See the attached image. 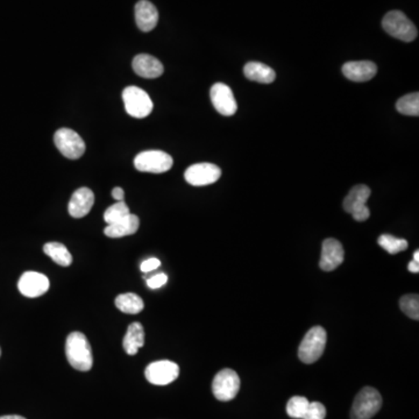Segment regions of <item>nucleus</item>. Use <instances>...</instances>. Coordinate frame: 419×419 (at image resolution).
Segmentation results:
<instances>
[{
  "mask_svg": "<svg viewBox=\"0 0 419 419\" xmlns=\"http://www.w3.org/2000/svg\"><path fill=\"white\" fill-rule=\"evenodd\" d=\"M66 359L70 365L80 372H89L93 365L91 346L88 338L80 332L68 335L66 343Z\"/></svg>",
  "mask_w": 419,
  "mask_h": 419,
  "instance_id": "obj_1",
  "label": "nucleus"
},
{
  "mask_svg": "<svg viewBox=\"0 0 419 419\" xmlns=\"http://www.w3.org/2000/svg\"><path fill=\"white\" fill-rule=\"evenodd\" d=\"M328 341L326 330L321 326H314L306 333L299 345L298 357L303 364L311 365L321 359Z\"/></svg>",
  "mask_w": 419,
  "mask_h": 419,
  "instance_id": "obj_2",
  "label": "nucleus"
},
{
  "mask_svg": "<svg viewBox=\"0 0 419 419\" xmlns=\"http://www.w3.org/2000/svg\"><path fill=\"white\" fill-rule=\"evenodd\" d=\"M382 407V396L375 388L365 386L357 393L350 409V419H372Z\"/></svg>",
  "mask_w": 419,
  "mask_h": 419,
  "instance_id": "obj_3",
  "label": "nucleus"
},
{
  "mask_svg": "<svg viewBox=\"0 0 419 419\" xmlns=\"http://www.w3.org/2000/svg\"><path fill=\"white\" fill-rule=\"evenodd\" d=\"M382 26L386 33L404 42H411L418 35L413 22L401 11L386 13L383 18Z\"/></svg>",
  "mask_w": 419,
  "mask_h": 419,
  "instance_id": "obj_4",
  "label": "nucleus"
},
{
  "mask_svg": "<svg viewBox=\"0 0 419 419\" xmlns=\"http://www.w3.org/2000/svg\"><path fill=\"white\" fill-rule=\"evenodd\" d=\"M125 109L131 117L143 119L152 114L154 104L150 96L138 87H127L123 91Z\"/></svg>",
  "mask_w": 419,
  "mask_h": 419,
  "instance_id": "obj_5",
  "label": "nucleus"
},
{
  "mask_svg": "<svg viewBox=\"0 0 419 419\" xmlns=\"http://www.w3.org/2000/svg\"><path fill=\"white\" fill-rule=\"evenodd\" d=\"M371 196V189L365 184H357L350 190L344 199V210L352 215L357 222H365L371 217V211L367 208V201Z\"/></svg>",
  "mask_w": 419,
  "mask_h": 419,
  "instance_id": "obj_6",
  "label": "nucleus"
},
{
  "mask_svg": "<svg viewBox=\"0 0 419 419\" xmlns=\"http://www.w3.org/2000/svg\"><path fill=\"white\" fill-rule=\"evenodd\" d=\"M174 160L169 154L162 150H146L138 154L134 159V166L139 172L162 174L170 170Z\"/></svg>",
  "mask_w": 419,
  "mask_h": 419,
  "instance_id": "obj_7",
  "label": "nucleus"
},
{
  "mask_svg": "<svg viewBox=\"0 0 419 419\" xmlns=\"http://www.w3.org/2000/svg\"><path fill=\"white\" fill-rule=\"evenodd\" d=\"M240 389V377L233 369H222L215 376L212 391L218 401L229 402L235 398Z\"/></svg>",
  "mask_w": 419,
  "mask_h": 419,
  "instance_id": "obj_8",
  "label": "nucleus"
},
{
  "mask_svg": "<svg viewBox=\"0 0 419 419\" xmlns=\"http://www.w3.org/2000/svg\"><path fill=\"white\" fill-rule=\"evenodd\" d=\"M55 145L63 157L77 160L85 153V143L77 132L71 128H60L54 135Z\"/></svg>",
  "mask_w": 419,
  "mask_h": 419,
  "instance_id": "obj_9",
  "label": "nucleus"
},
{
  "mask_svg": "<svg viewBox=\"0 0 419 419\" xmlns=\"http://www.w3.org/2000/svg\"><path fill=\"white\" fill-rule=\"evenodd\" d=\"M145 375L147 381L152 384L167 386L179 377V367L172 361H155L147 367Z\"/></svg>",
  "mask_w": 419,
  "mask_h": 419,
  "instance_id": "obj_10",
  "label": "nucleus"
},
{
  "mask_svg": "<svg viewBox=\"0 0 419 419\" xmlns=\"http://www.w3.org/2000/svg\"><path fill=\"white\" fill-rule=\"evenodd\" d=\"M222 176V170L213 163H197L190 166L186 170L184 177L190 186H210L217 182Z\"/></svg>",
  "mask_w": 419,
  "mask_h": 419,
  "instance_id": "obj_11",
  "label": "nucleus"
},
{
  "mask_svg": "<svg viewBox=\"0 0 419 419\" xmlns=\"http://www.w3.org/2000/svg\"><path fill=\"white\" fill-rule=\"evenodd\" d=\"M51 282L44 274L26 271L19 280V292L28 298H37L49 290Z\"/></svg>",
  "mask_w": 419,
  "mask_h": 419,
  "instance_id": "obj_12",
  "label": "nucleus"
},
{
  "mask_svg": "<svg viewBox=\"0 0 419 419\" xmlns=\"http://www.w3.org/2000/svg\"><path fill=\"white\" fill-rule=\"evenodd\" d=\"M212 104L218 114L222 116H233L238 109L237 100L234 98L232 89L224 83H215L210 91Z\"/></svg>",
  "mask_w": 419,
  "mask_h": 419,
  "instance_id": "obj_13",
  "label": "nucleus"
},
{
  "mask_svg": "<svg viewBox=\"0 0 419 419\" xmlns=\"http://www.w3.org/2000/svg\"><path fill=\"white\" fill-rule=\"evenodd\" d=\"M345 251L343 244L333 238L326 239L321 247V261L319 267L324 271H333L344 262Z\"/></svg>",
  "mask_w": 419,
  "mask_h": 419,
  "instance_id": "obj_14",
  "label": "nucleus"
},
{
  "mask_svg": "<svg viewBox=\"0 0 419 419\" xmlns=\"http://www.w3.org/2000/svg\"><path fill=\"white\" fill-rule=\"evenodd\" d=\"M95 203V195L89 188H80L73 193L70 199L69 213L73 218H83L91 211Z\"/></svg>",
  "mask_w": 419,
  "mask_h": 419,
  "instance_id": "obj_15",
  "label": "nucleus"
},
{
  "mask_svg": "<svg viewBox=\"0 0 419 419\" xmlns=\"http://www.w3.org/2000/svg\"><path fill=\"white\" fill-rule=\"evenodd\" d=\"M343 73L348 80L361 83L375 77L377 66L372 61H353L344 64Z\"/></svg>",
  "mask_w": 419,
  "mask_h": 419,
  "instance_id": "obj_16",
  "label": "nucleus"
},
{
  "mask_svg": "<svg viewBox=\"0 0 419 419\" xmlns=\"http://www.w3.org/2000/svg\"><path fill=\"white\" fill-rule=\"evenodd\" d=\"M135 21L139 30L150 32L157 27L159 22V12L148 0H140L135 5Z\"/></svg>",
  "mask_w": 419,
  "mask_h": 419,
  "instance_id": "obj_17",
  "label": "nucleus"
},
{
  "mask_svg": "<svg viewBox=\"0 0 419 419\" xmlns=\"http://www.w3.org/2000/svg\"><path fill=\"white\" fill-rule=\"evenodd\" d=\"M133 70L143 78H157L163 73V64L152 55L139 54L132 63Z\"/></svg>",
  "mask_w": 419,
  "mask_h": 419,
  "instance_id": "obj_18",
  "label": "nucleus"
},
{
  "mask_svg": "<svg viewBox=\"0 0 419 419\" xmlns=\"http://www.w3.org/2000/svg\"><path fill=\"white\" fill-rule=\"evenodd\" d=\"M139 226H140V219L138 215L130 213L125 218L121 219L119 222L107 225L104 230V233L109 238L127 237V235L136 233Z\"/></svg>",
  "mask_w": 419,
  "mask_h": 419,
  "instance_id": "obj_19",
  "label": "nucleus"
},
{
  "mask_svg": "<svg viewBox=\"0 0 419 419\" xmlns=\"http://www.w3.org/2000/svg\"><path fill=\"white\" fill-rule=\"evenodd\" d=\"M246 78L256 83L270 84L276 78L275 70L260 62H248L244 68Z\"/></svg>",
  "mask_w": 419,
  "mask_h": 419,
  "instance_id": "obj_20",
  "label": "nucleus"
},
{
  "mask_svg": "<svg viewBox=\"0 0 419 419\" xmlns=\"http://www.w3.org/2000/svg\"><path fill=\"white\" fill-rule=\"evenodd\" d=\"M145 345V331L140 323H132L125 335L123 346L128 355H135Z\"/></svg>",
  "mask_w": 419,
  "mask_h": 419,
  "instance_id": "obj_21",
  "label": "nucleus"
},
{
  "mask_svg": "<svg viewBox=\"0 0 419 419\" xmlns=\"http://www.w3.org/2000/svg\"><path fill=\"white\" fill-rule=\"evenodd\" d=\"M116 305L124 314H138L143 310L145 303L140 296L133 292H127L118 296L116 298Z\"/></svg>",
  "mask_w": 419,
  "mask_h": 419,
  "instance_id": "obj_22",
  "label": "nucleus"
},
{
  "mask_svg": "<svg viewBox=\"0 0 419 419\" xmlns=\"http://www.w3.org/2000/svg\"><path fill=\"white\" fill-rule=\"evenodd\" d=\"M44 251L46 256L60 266L69 267L73 263V256L68 248L61 242H47L44 246Z\"/></svg>",
  "mask_w": 419,
  "mask_h": 419,
  "instance_id": "obj_23",
  "label": "nucleus"
},
{
  "mask_svg": "<svg viewBox=\"0 0 419 419\" xmlns=\"http://www.w3.org/2000/svg\"><path fill=\"white\" fill-rule=\"evenodd\" d=\"M396 109L398 112L405 116H419V93L418 92H412L409 95L403 96L402 98L398 99L396 102Z\"/></svg>",
  "mask_w": 419,
  "mask_h": 419,
  "instance_id": "obj_24",
  "label": "nucleus"
},
{
  "mask_svg": "<svg viewBox=\"0 0 419 419\" xmlns=\"http://www.w3.org/2000/svg\"><path fill=\"white\" fill-rule=\"evenodd\" d=\"M377 244L386 249L389 254H398L400 251H403L408 248V241L404 239H398V238L393 237L390 234H382L377 240Z\"/></svg>",
  "mask_w": 419,
  "mask_h": 419,
  "instance_id": "obj_25",
  "label": "nucleus"
},
{
  "mask_svg": "<svg viewBox=\"0 0 419 419\" xmlns=\"http://www.w3.org/2000/svg\"><path fill=\"white\" fill-rule=\"evenodd\" d=\"M400 307L403 311V314H407L409 318H411L413 321L419 319V296L410 295L402 296L400 299Z\"/></svg>",
  "mask_w": 419,
  "mask_h": 419,
  "instance_id": "obj_26",
  "label": "nucleus"
},
{
  "mask_svg": "<svg viewBox=\"0 0 419 419\" xmlns=\"http://www.w3.org/2000/svg\"><path fill=\"white\" fill-rule=\"evenodd\" d=\"M309 404L310 402L307 401V398L303 396H294L289 400L287 404V413L292 418L303 419Z\"/></svg>",
  "mask_w": 419,
  "mask_h": 419,
  "instance_id": "obj_27",
  "label": "nucleus"
},
{
  "mask_svg": "<svg viewBox=\"0 0 419 419\" xmlns=\"http://www.w3.org/2000/svg\"><path fill=\"white\" fill-rule=\"evenodd\" d=\"M130 208L125 202H117L116 204L111 205L105 213H104V220L107 222V225L119 222L121 219L125 218L126 215H130Z\"/></svg>",
  "mask_w": 419,
  "mask_h": 419,
  "instance_id": "obj_28",
  "label": "nucleus"
},
{
  "mask_svg": "<svg viewBox=\"0 0 419 419\" xmlns=\"http://www.w3.org/2000/svg\"><path fill=\"white\" fill-rule=\"evenodd\" d=\"M326 408L319 402H310L303 419H325Z\"/></svg>",
  "mask_w": 419,
  "mask_h": 419,
  "instance_id": "obj_29",
  "label": "nucleus"
},
{
  "mask_svg": "<svg viewBox=\"0 0 419 419\" xmlns=\"http://www.w3.org/2000/svg\"><path fill=\"white\" fill-rule=\"evenodd\" d=\"M168 281V276L166 274H157L155 276H152L147 280V285L150 289H159L163 287Z\"/></svg>",
  "mask_w": 419,
  "mask_h": 419,
  "instance_id": "obj_30",
  "label": "nucleus"
},
{
  "mask_svg": "<svg viewBox=\"0 0 419 419\" xmlns=\"http://www.w3.org/2000/svg\"><path fill=\"white\" fill-rule=\"evenodd\" d=\"M161 266V261L159 259H155V258H152V259L146 260V261H143L141 263V270H143V273H150V271H153V270L157 269L159 267Z\"/></svg>",
  "mask_w": 419,
  "mask_h": 419,
  "instance_id": "obj_31",
  "label": "nucleus"
},
{
  "mask_svg": "<svg viewBox=\"0 0 419 419\" xmlns=\"http://www.w3.org/2000/svg\"><path fill=\"white\" fill-rule=\"evenodd\" d=\"M112 197L117 202H124L125 191L121 189V186H117L112 190Z\"/></svg>",
  "mask_w": 419,
  "mask_h": 419,
  "instance_id": "obj_32",
  "label": "nucleus"
},
{
  "mask_svg": "<svg viewBox=\"0 0 419 419\" xmlns=\"http://www.w3.org/2000/svg\"><path fill=\"white\" fill-rule=\"evenodd\" d=\"M409 271H411V273H419V262L417 261H411V262L409 263L408 266Z\"/></svg>",
  "mask_w": 419,
  "mask_h": 419,
  "instance_id": "obj_33",
  "label": "nucleus"
},
{
  "mask_svg": "<svg viewBox=\"0 0 419 419\" xmlns=\"http://www.w3.org/2000/svg\"><path fill=\"white\" fill-rule=\"evenodd\" d=\"M0 419H26V418H25V417H21V416L10 415V416H3V417H0Z\"/></svg>",
  "mask_w": 419,
  "mask_h": 419,
  "instance_id": "obj_34",
  "label": "nucleus"
},
{
  "mask_svg": "<svg viewBox=\"0 0 419 419\" xmlns=\"http://www.w3.org/2000/svg\"><path fill=\"white\" fill-rule=\"evenodd\" d=\"M413 260L419 262V251H416L415 254H413Z\"/></svg>",
  "mask_w": 419,
  "mask_h": 419,
  "instance_id": "obj_35",
  "label": "nucleus"
},
{
  "mask_svg": "<svg viewBox=\"0 0 419 419\" xmlns=\"http://www.w3.org/2000/svg\"><path fill=\"white\" fill-rule=\"evenodd\" d=\"M0 355H1V350H0Z\"/></svg>",
  "mask_w": 419,
  "mask_h": 419,
  "instance_id": "obj_36",
  "label": "nucleus"
}]
</instances>
